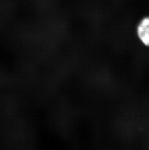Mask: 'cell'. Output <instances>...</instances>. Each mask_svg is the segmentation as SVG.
<instances>
[{"label":"cell","mask_w":149,"mask_h":150,"mask_svg":"<svg viewBox=\"0 0 149 150\" xmlns=\"http://www.w3.org/2000/svg\"><path fill=\"white\" fill-rule=\"evenodd\" d=\"M137 34L141 42L149 47V17L141 21L137 28Z\"/></svg>","instance_id":"cell-1"}]
</instances>
